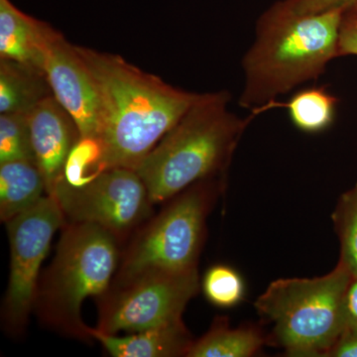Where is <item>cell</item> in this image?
Returning <instances> with one entry per match:
<instances>
[{"mask_svg": "<svg viewBox=\"0 0 357 357\" xmlns=\"http://www.w3.org/2000/svg\"><path fill=\"white\" fill-rule=\"evenodd\" d=\"M328 356L357 357V333H342L337 344L328 352Z\"/></svg>", "mask_w": 357, "mask_h": 357, "instance_id": "24", "label": "cell"}, {"mask_svg": "<svg viewBox=\"0 0 357 357\" xmlns=\"http://www.w3.org/2000/svg\"><path fill=\"white\" fill-rule=\"evenodd\" d=\"M35 162L43 175L47 195L64 177L70 152L81 139L76 121L52 96L28 114Z\"/></svg>", "mask_w": 357, "mask_h": 357, "instance_id": "11", "label": "cell"}, {"mask_svg": "<svg viewBox=\"0 0 357 357\" xmlns=\"http://www.w3.org/2000/svg\"><path fill=\"white\" fill-rule=\"evenodd\" d=\"M357 56V11L344 13L338 36V56Z\"/></svg>", "mask_w": 357, "mask_h": 357, "instance_id": "22", "label": "cell"}, {"mask_svg": "<svg viewBox=\"0 0 357 357\" xmlns=\"http://www.w3.org/2000/svg\"><path fill=\"white\" fill-rule=\"evenodd\" d=\"M16 160L35 162L28 114H0V164Z\"/></svg>", "mask_w": 357, "mask_h": 357, "instance_id": "19", "label": "cell"}, {"mask_svg": "<svg viewBox=\"0 0 357 357\" xmlns=\"http://www.w3.org/2000/svg\"><path fill=\"white\" fill-rule=\"evenodd\" d=\"M344 11L297 13L277 2L262 14L256 39L243 59L245 84L241 105L255 114L271 107L275 98L319 79L338 57Z\"/></svg>", "mask_w": 357, "mask_h": 357, "instance_id": "2", "label": "cell"}, {"mask_svg": "<svg viewBox=\"0 0 357 357\" xmlns=\"http://www.w3.org/2000/svg\"><path fill=\"white\" fill-rule=\"evenodd\" d=\"M66 222H86L109 230L119 241L151 213L152 202L135 170L109 168L91 182L75 187L62 178L52 195Z\"/></svg>", "mask_w": 357, "mask_h": 357, "instance_id": "9", "label": "cell"}, {"mask_svg": "<svg viewBox=\"0 0 357 357\" xmlns=\"http://www.w3.org/2000/svg\"><path fill=\"white\" fill-rule=\"evenodd\" d=\"M199 289L198 269L154 272L110 287L100 298L96 328L116 335L121 331L137 333L177 323Z\"/></svg>", "mask_w": 357, "mask_h": 357, "instance_id": "8", "label": "cell"}, {"mask_svg": "<svg viewBox=\"0 0 357 357\" xmlns=\"http://www.w3.org/2000/svg\"><path fill=\"white\" fill-rule=\"evenodd\" d=\"M39 167L30 160L0 164V218L7 222L24 213L46 196Z\"/></svg>", "mask_w": 357, "mask_h": 357, "instance_id": "15", "label": "cell"}, {"mask_svg": "<svg viewBox=\"0 0 357 357\" xmlns=\"http://www.w3.org/2000/svg\"><path fill=\"white\" fill-rule=\"evenodd\" d=\"M281 105L287 109L296 128L314 134L331 128L337 114V100L323 86H311L298 91Z\"/></svg>", "mask_w": 357, "mask_h": 357, "instance_id": "17", "label": "cell"}, {"mask_svg": "<svg viewBox=\"0 0 357 357\" xmlns=\"http://www.w3.org/2000/svg\"><path fill=\"white\" fill-rule=\"evenodd\" d=\"M204 296L211 304L218 307H231L241 302L245 286L238 272L227 265H215L204 274Z\"/></svg>", "mask_w": 357, "mask_h": 357, "instance_id": "20", "label": "cell"}, {"mask_svg": "<svg viewBox=\"0 0 357 357\" xmlns=\"http://www.w3.org/2000/svg\"><path fill=\"white\" fill-rule=\"evenodd\" d=\"M53 95L43 70L0 58V114H29Z\"/></svg>", "mask_w": 357, "mask_h": 357, "instance_id": "14", "label": "cell"}, {"mask_svg": "<svg viewBox=\"0 0 357 357\" xmlns=\"http://www.w3.org/2000/svg\"><path fill=\"white\" fill-rule=\"evenodd\" d=\"M352 280L338 261L325 276L272 282L255 307L273 324L270 337L289 356H328L345 330V296Z\"/></svg>", "mask_w": 357, "mask_h": 357, "instance_id": "5", "label": "cell"}, {"mask_svg": "<svg viewBox=\"0 0 357 357\" xmlns=\"http://www.w3.org/2000/svg\"><path fill=\"white\" fill-rule=\"evenodd\" d=\"M357 11V10H356Z\"/></svg>", "mask_w": 357, "mask_h": 357, "instance_id": "25", "label": "cell"}, {"mask_svg": "<svg viewBox=\"0 0 357 357\" xmlns=\"http://www.w3.org/2000/svg\"><path fill=\"white\" fill-rule=\"evenodd\" d=\"M344 332L357 333V278L351 281L345 296Z\"/></svg>", "mask_w": 357, "mask_h": 357, "instance_id": "23", "label": "cell"}, {"mask_svg": "<svg viewBox=\"0 0 357 357\" xmlns=\"http://www.w3.org/2000/svg\"><path fill=\"white\" fill-rule=\"evenodd\" d=\"M42 67L53 95L76 121L81 139L98 141L100 107L91 74L62 33L44 22L41 39Z\"/></svg>", "mask_w": 357, "mask_h": 357, "instance_id": "10", "label": "cell"}, {"mask_svg": "<svg viewBox=\"0 0 357 357\" xmlns=\"http://www.w3.org/2000/svg\"><path fill=\"white\" fill-rule=\"evenodd\" d=\"M266 338L257 326L229 328L218 319L204 337L192 342L188 357H250L261 349Z\"/></svg>", "mask_w": 357, "mask_h": 357, "instance_id": "16", "label": "cell"}, {"mask_svg": "<svg viewBox=\"0 0 357 357\" xmlns=\"http://www.w3.org/2000/svg\"><path fill=\"white\" fill-rule=\"evenodd\" d=\"M229 100L227 91L202 93L136 168L152 204L165 203L201 181L222 177L251 121L230 112Z\"/></svg>", "mask_w": 357, "mask_h": 357, "instance_id": "3", "label": "cell"}, {"mask_svg": "<svg viewBox=\"0 0 357 357\" xmlns=\"http://www.w3.org/2000/svg\"><path fill=\"white\" fill-rule=\"evenodd\" d=\"M98 91L105 170H136L202 93L165 83L114 54L76 46Z\"/></svg>", "mask_w": 357, "mask_h": 357, "instance_id": "1", "label": "cell"}, {"mask_svg": "<svg viewBox=\"0 0 357 357\" xmlns=\"http://www.w3.org/2000/svg\"><path fill=\"white\" fill-rule=\"evenodd\" d=\"M89 335L114 357L187 356L194 342L183 321L116 337L98 328H88Z\"/></svg>", "mask_w": 357, "mask_h": 357, "instance_id": "12", "label": "cell"}, {"mask_svg": "<svg viewBox=\"0 0 357 357\" xmlns=\"http://www.w3.org/2000/svg\"><path fill=\"white\" fill-rule=\"evenodd\" d=\"M333 220L340 243V258L338 261L349 269L354 279H356L357 184L338 199Z\"/></svg>", "mask_w": 357, "mask_h": 357, "instance_id": "18", "label": "cell"}, {"mask_svg": "<svg viewBox=\"0 0 357 357\" xmlns=\"http://www.w3.org/2000/svg\"><path fill=\"white\" fill-rule=\"evenodd\" d=\"M295 13H319L328 10H357V0H285Z\"/></svg>", "mask_w": 357, "mask_h": 357, "instance_id": "21", "label": "cell"}, {"mask_svg": "<svg viewBox=\"0 0 357 357\" xmlns=\"http://www.w3.org/2000/svg\"><path fill=\"white\" fill-rule=\"evenodd\" d=\"M119 241L100 225L66 222L53 262L39 280L34 310L44 325L69 337L91 338L82 305L109 290L121 262Z\"/></svg>", "mask_w": 357, "mask_h": 357, "instance_id": "4", "label": "cell"}, {"mask_svg": "<svg viewBox=\"0 0 357 357\" xmlns=\"http://www.w3.org/2000/svg\"><path fill=\"white\" fill-rule=\"evenodd\" d=\"M43 21L22 13L10 0H0V58L43 70Z\"/></svg>", "mask_w": 357, "mask_h": 357, "instance_id": "13", "label": "cell"}, {"mask_svg": "<svg viewBox=\"0 0 357 357\" xmlns=\"http://www.w3.org/2000/svg\"><path fill=\"white\" fill-rule=\"evenodd\" d=\"M10 245V272L1 310L4 330L20 337L34 310L40 268L54 234L66 225L63 211L49 195L6 222Z\"/></svg>", "mask_w": 357, "mask_h": 357, "instance_id": "7", "label": "cell"}, {"mask_svg": "<svg viewBox=\"0 0 357 357\" xmlns=\"http://www.w3.org/2000/svg\"><path fill=\"white\" fill-rule=\"evenodd\" d=\"M222 187V178H208L171 199L164 210L138 230L122 253L110 287L154 272L197 269L206 218Z\"/></svg>", "mask_w": 357, "mask_h": 357, "instance_id": "6", "label": "cell"}]
</instances>
